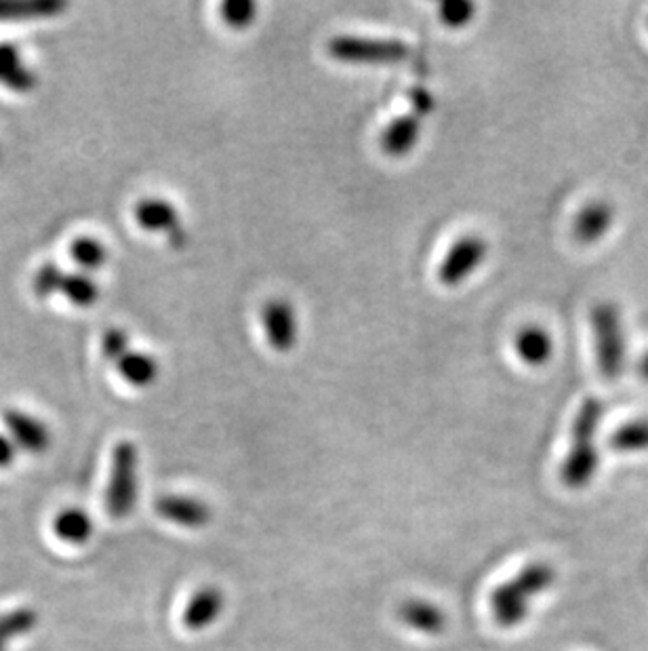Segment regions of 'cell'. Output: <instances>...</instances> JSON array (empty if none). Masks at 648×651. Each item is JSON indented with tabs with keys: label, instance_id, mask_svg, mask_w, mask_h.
Returning <instances> with one entry per match:
<instances>
[{
	"label": "cell",
	"instance_id": "cell-1",
	"mask_svg": "<svg viewBox=\"0 0 648 651\" xmlns=\"http://www.w3.org/2000/svg\"><path fill=\"white\" fill-rule=\"evenodd\" d=\"M605 418V403L596 397L582 403L573 428H570V447L563 464V481L573 489L586 487L598 472L600 454H598V433Z\"/></svg>",
	"mask_w": 648,
	"mask_h": 651
},
{
	"label": "cell",
	"instance_id": "cell-2",
	"mask_svg": "<svg viewBox=\"0 0 648 651\" xmlns=\"http://www.w3.org/2000/svg\"><path fill=\"white\" fill-rule=\"evenodd\" d=\"M556 580V571L547 563H531L502 584L491 597L493 616L500 627H518L531 610V601L549 589Z\"/></svg>",
	"mask_w": 648,
	"mask_h": 651
},
{
	"label": "cell",
	"instance_id": "cell-3",
	"mask_svg": "<svg viewBox=\"0 0 648 651\" xmlns=\"http://www.w3.org/2000/svg\"><path fill=\"white\" fill-rule=\"evenodd\" d=\"M589 329L594 336L596 363L600 374L610 382L621 378L628 358V339L621 308L610 299L596 302L589 308Z\"/></svg>",
	"mask_w": 648,
	"mask_h": 651
},
{
	"label": "cell",
	"instance_id": "cell-4",
	"mask_svg": "<svg viewBox=\"0 0 648 651\" xmlns=\"http://www.w3.org/2000/svg\"><path fill=\"white\" fill-rule=\"evenodd\" d=\"M137 447L131 441H121L112 454V475L105 494V506L110 517L125 519L137 502Z\"/></svg>",
	"mask_w": 648,
	"mask_h": 651
},
{
	"label": "cell",
	"instance_id": "cell-5",
	"mask_svg": "<svg viewBox=\"0 0 648 651\" xmlns=\"http://www.w3.org/2000/svg\"><path fill=\"white\" fill-rule=\"evenodd\" d=\"M329 55L346 63H394L409 58L411 49L397 39L335 37L327 44Z\"/></svg>",
	"mask_w": 648,
	"mask_h": 651
},
{
	"label": "cell",
	"instance_id": "cell-6",
	"mask_svg": "<svg viewBox=\"0 0 648 651\" xmlns=\"http://www.w3.org/2000/svg\"><path fill=\"white\" fill-rule=\"evenodd\" d=\"M486 252H488V245L482 236H476V234L463 236L451 247V252L446 253L444 262L440 264V283L446 287L460 285L481 266L486 257Z\"/></svg>",
	"mask_w": 648,
	"mask_h": 651
},
{
	"label": "cell",
	"instance_id": "cell-7",
	"mask_svg": "<svg viewBox=\"0 0 648 651\" xmlns=\"http://www.w3.org/2000/svg\"><path fill=\"white\" fill-rule=\"evenodd\" d=\"M615 207L605 199H594L584 205L573 220V236L582 245H596L607 238L615 226Z\"/></svg>",
	"mask_w": 648,
	"mask_h": 651
},
{
	"label": "cell",
	"instance_id": "cell-8",
	"mask_svg": "<svg viewBox=\"0 0 648 651\" xmlns=\"http://www.w3.org/2000/svg\"><path fill=\"white\" fill-rule=\"evenodd\" d=\"M264 329L274 350L289 353L297 344V315L287 299H270L264 308Z\"/></svg>",
	"mask_w": 648,
	"mask_h": 651
},
{
	"label": "cell",
	"instance_id": "cell-9",
	"mask_svg": "<svg viewBox=\"0 0 648 651\" xmlns=\"http://www.w3.org/2000/svg\"><path fill=\"white\" fill-rule=\"evenodd\" d=\"M9 437L18 445V449L30 454H42L51 445V433L39 418L23 414L20 409H7L2 414Z\"/></svg>",
	"mask_w": 648,
	"mask_h": 651
},
{
	"label": "cell",
	"instance_id": "cell-10",
	"mask_svg": "<svg viewBox=\"0 0 648 651\" xmlns=\"http://www.w3.org/2000/svg\"><path fill=\"white\" fill-rule=\"evenodd\" d=\"M156 512L168 523L186 527V529H203L209 526L210 508L189 496H163L156 500Z\"/></svg>",
	"mask_w": 648,
	"mask_h": 651
},
{
	"label": "cell",
	"instance_id": "cell-11",
	"mask_svg": "<svg viewBox=\"0 0 648 651\" xmlns=\"http://www.w3.org/2000/svg\"><path fill=\"white\" fill-rule=\"evenodd\" d=\"M135 222L147 232H165L171 241L184 236L179 213L165 199H144L133 210Z\"/></svg>",
	"mask_w": 648,
	"mask_h": 651
},
{
	"label": "cell",
	"instance_id": "cell-12",
	"mask_svg": "<svg viewBox=\"0 0 648 651\" xmlns=\"http://www.w3.org/2000/svg\"><path fill=\"white\" fill-rule=\"evenodd\" d=\"M0 84L13 93H30L39 87L37 72L23 62L13 42H0Z\"/></svg>",
	"mask_w": 648,
	"mask_h": 651
},
{
	"label": "cell",
	"instance_id": "cell-13",
	"mask_svg": "<svg viewBox=\"0 0 648 651\" xmlns=\"http://www.w3.org/2000/svg\"><path fill=\"white\" fill-rule=\"evenodd\" d=\"M226 606V599L222 590L215 587H205L198 590L188 601V608L184 611V627L192 632L205 631L217 622Z\"/></svg>",
	"mask_w": 648,
	"mask_h": 651
},
{
	"label": "cell",
	"instance_id": "cell-14",
	"mask_svg": "<svg viewBox=\"0 0 648 651\" xmlns=\"http://www.w3.org/2000/svg\"><path fill=\"white\" fill-rule=\"evenodd\" d=\"M514 348H516V355L523 360L524 365L544 367L554 357L556 344H554V337L545 327L526 325L516 334Z\"/></svg>",
	"mask_w": 648,
	"mask_h": 651
},
{
	"label": "cell",
	"instance_id": "cell-15",
	"mask_svg": "<svg viewBox=\"0 0 648 651\" xmlns=\"http://www.w3.org/2000/svg\"><path fill=\"white\" fill-rule=\"evenodd\" d=\"M398 618L404 627L421 632V634H440L446 627L444 611L425 599L402 601L398 608Z\"/></svg>",
	"mask_w": 648,
	"mask_h": 651
},
{
	"label": "cell",
	"instance_id": "cell-16",
	"mask_svg": "<svg viewBox=\"0 0 648 651\" xmlns=\"http://www.w3.org/2000/svg\"><path fill=\"white\" fill-rule=\"evenodd\" d=\"M421 135V116L419 114H402L394 119L381 133V148L390 156H407Z\"/></svg>",
	"mask_w": 648,
	"mask_h": 651
},
{
	"label": "cell",
	"instance_id": "cell-17",
	"mask_svg": "<svg viewBox=\"0 0 648 651\" xmlns=\"http://www.w3.org/2000/svg\"><path fill=\"white\" fill-rule=\"evenodd\" d=\"M65 9L63 0H0V21L49 20Z\"/></svg>",
	"mask_w": 648,
	"mask_h": 651
},
{
	"label": "cell",
	"instance_id": "cell-18",
	"mask_svg": "<svg viewBox=\"0 0 648 651\" xmlns=\"http://www.w3.org/2000/svg\"><path fill=\"white\" fill-rule=\"evenodd\" d=\"M53 531L65 545L83 547L93 536V519L84 512L83 508H65L55 517Z\"/></svg>",
	"mask_w": 648,
	"mask_h": 651
},
{
	"label": "cell",
	"instance_id": "cell-19",
	"mask_svg": "<svg viewBox=\"0 0 648 651\" xmlns=\"http://www.w3.org/2000/svg\"><path fill=\"white\" fill-rule=\"evenodd\" d=\"M116 367H119V374L131 386L146 388L154 379L158 378V363H156V358L150 357L146 353L128 350L125 357L116 363Z\"/></svg>",
	"mask_w": 648,
	"mask_h": 651
},
{
	"label": "cell",
	"instance_id": "cell-20",
	"mask_svg": "<svg viewBox=\"0 0 648 651\" xmlns=\"http://www.w3.org/2000/svg\"><path fill=\"white\" fill-rule=\"evenodd\" d=\"M60 294L79 308H89L100 299V285L84 273L63 274Z\"/></svg>",
	"mask_w": 648,
	"mask_h": 651
},
{
	"label": "cell",
	"instance_id": "cell-21",
	"mask_svg": "<svg viewBox=\"0 0 648 651\" xmlns=\"http://www.w3.org/2000/svg\"><path fill=\"white\" fill-rule=\"evenodd\" d=\"M610 447L621 454L648 451V420H631L619 426L610 437Z\"/></svg>",
	"mask_w": 648,
	"mask_h": 651
},
{
	"label": "cell",
	"instance_id": "cell-22",
	"mask_svg": "<svg viewBox=\"0 0 648 651\" xmlns=\"http://www.w3.org/2000/svg\"><path fill=\"white\" fill-rule=\"evenodd\" d=\"M39 624V613L30 608L9 611L0 616V643H9L16 637H23L34 631Z\"/></svg>",
	"mask_w": 648,
	"mask_h": 651
},
{
	"label": "cell",
	"instance_id": "cell-23",
	"mask_svg": "<svg viewBox=\"0 0 648 651\" xmlns=\"http://www.w3.org/2000/svg\"><path fill=\"white\" fill-rule=\"evenodd\" d=\"M70 255L84 271H95V268L104 266L105 260H107V250L97 238L83 236L72 243Z\"/></svg>",
	"mask_w": 648,
	"mask_h": 651
},
{
	"label": "cell",
	"instance_id": "cell-24",
	"mask_svg": "<svg viewBox=\"0 0 648 651\" xmlns=\"http://www.w3.org/2000/svg\"><path fill=\"white\" fill-rule=\"evenodd\" d=\"M62 281V268L58 264H53V262H47V264H42L41 268L34 274V278H32V292L37 297L44 299V297L60 292Z\"/></svg>",
	"mask_w": 648,
	"mask_h": 651
},
{
	"label": "cell",
	"instance_id": "cell-25",
	"mask_svg": "<svg viewBox=\"0 0 648 651\" xmlns=\"http://www.w3.org/2000/svg\"><path fill=\"white\" fill-rule=\"evenodd\" d=\"M440 20L449 28H463L474 20L476 4L467 0H446L439 7Z\"/></svg>",
	"mask_w": 648,
	"mask_h": 651
},
{
	"label": "cell",
	"instance_id": "cell-26",
	"mask_svg": "<svg viewBox=\"0 0 648 651\" xmlns=\"http://www.w3.org/2000/svg\"><path fill=\"white\" fill-rule=\"evenodd\" d=\"M257 4L251 0H228L222 4V18L232 28H247L255 21Z\"/></svg>",
	"mask_w": 648,
	"mask_h": 651
},
{
	"label": "cell",
	"instance_id": "cell-27",
	"mask_svg": "<svg viewBox=\"0 0 648 651\" xmlns=\"http://www.w3.org/2000/svg\"><path fill=\"white\" fill-rule=\"evenodd\" d=\"M102 353L105 358L119 363L121 358L125 357L128 353V334L125 329H119V327H112L105 332L102 337Z\"/></svg>",
	"mask_w": 648,
	"mask_h": 651
},
{
	"label": "cell",
	"instance_id": "cell-28",
	"mask_svg": "<svg viewBox=\"0 0 648 651\" xmlns=\"http://www.w3.org/2000/svg\"><path fill=\"white\" fill-rule=\"evenodd\" d=\"M18 458V445L9 435L0 433V468H9Z\"/></svg>",
	"mask_w": 648,
	"mask_h": 651
},
{
	"label": "cell",
	"instance_id": "cell-29",
	"mask_svg": "<svg viewBox=\"0 0 648 651\" xmlns=\"http://www.w3.org/2000/svg\"><path fill=\"white\" fill-rule=\"evenodd\" d=\"M411 95H413V105L418 110L415 114H419V116L428 114L434 108V100H432V95L425 89H415Z\"/></svg>",
	"mask_w": 648,
	"mask_h": 651
},
{
	"label": "cell",
	"instance_id": "cell-30",
	"mask_svg": "<svg viewBox=\"0 0 648 651\" xmlns=\"http://www.w3.org/2000/svg\"><path fill=\"white\" fill-rule=\"evenodd\" d=\"M638 376L648 382V350L642 357H640V360H638Z\"/></svg>",
	"mask_w": 648,
	"mask_h": 651
},
{
	"label": "cell",
	"instance_id": "cell-31",
	"mask_svg": "<svg viewBox=\"0 0 648 651\" xmlns=\"http://www.w3.org/2000/svg\"><path fill=\"white\" fill-rule=\"evenodd\" d=\"M0 651H7V645H4V643H0Z\"/></svg>",
	"mask_w": 648,
	"mask_h": 651
},
{
	"label": "cell",
	"instance_id": "cell-32",
	"mask_svg": "<svg viewBox=\"0 0 648 651\" xmlns=\"http://www.w3.org/2000/svg\"><path fill=\"white\" fill-rule=\"evenodd\" d=\"M647 26H648V20H647Z\"/></svg>",
	"mask_w": 648,
	"mask_h": 651
}]
</instances>
